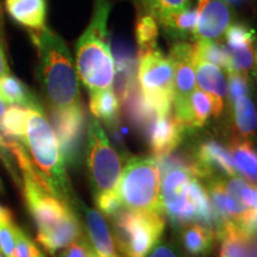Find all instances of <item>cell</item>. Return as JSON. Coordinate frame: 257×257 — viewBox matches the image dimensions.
Listing matches in <instances>:
<instances>
[{"instance_id": "obj_1", "label": "cell", "mask_w": 257, "mask_h": 257, "mask_svg": "<svg viewBox=\"0 0 257 257\" xmlns=\"http://www.w3.org/2000/svg\"><path fill=\"white\" fill-rule=\"evenodd\" d=\"M30 35L40 57L38 78L51 108L62 110L79 104V76L66 42L47 27Z\"/></svg>"}, {"instance_id": "obj_2", "label": "cell", "mask_w": 257, "mask_h": 257, "mask_svg": "<svg viewBox=\"0 0 257 257\" xmlns=\"http://www.w3.org/2000/svg\"><path fill=\"white\" fill-rule=\"evenodd\" d=\"M23 144L42 185L61 201L73 204L72 189L62 153L42 106L28 108Z\"/></svg>"}, {"instance_id": "obj_3", "label": "cell", "mask_w": 257, "mask_h": 257, "mask_svg": "<svg viewBox=\"0 0 257 257\" xmlns=\"http://www.w3.org/2000/svg\"><path fill=\"white\" fill-rule=\"evenodd\" d=\"M108 0H95L91 22L76 43V72L89 93L112 88L114 60L107 41Z\"/></svg>"}, {"instance_id": "obj_4", "label": "cell", "mask_w": 257, "mask_h": 257, "mask_svg": "<svg viewBox=\"0 0 257 257\" xmlns=\"http://www.w3.org/2000/svg\"><path fill=\"white\" fill-rule=\"evenodd\" d=\"M160 181V169L154 157H133L121 170L118 197L128 211L165 214Z\"/></svg>"}, {"instance_id": "obj_5", "label": "cell", "mask_w": 257, "mask_h": 257, "mask_svg": "<svg viewBox=\"0 0 257 257\" xmlns=\"http://www.w3.org/2000/svg\"><path fill=\"white\" fill-rule=\"evenodd\" d=\"M86 160L94 198L117 193L121 176V161L100 121L94 117L89 118L88 121Z\"/></svg>"}, {"instance_id": "obj_6", "label": "cell", "mask_w": 257, "mask_h": 257, "mask_svg": "<svg viewBox=\"0 0 257 257\" xmlns=\"http://www.w3.org/2000/svg\"><path fill=\"white\" fill-rule=\"evenodd\" d=\"M137 81L144 101L156 117L172 112L174 95V66L156 49L141 54Z\"/></svg>"}, {"instance_id": "obj_7", "label": "cell", "mask_w": 257, "mask_h": 257, "mask_svg": "<svg viewBox=\"0 0 257 257\" xmlns=\"http://www.w3.org/2000/svg\"><path fill=\"white\" fill-rule=\"evenodd\" d=\"M163 214L123 210L112 218L118 248L127 257H146L165 230Z\"/></svg>"}, {"instance_id": "obj_8", "label": "cell", "mask_w": 257, "mask_h": 257, "mask_svg": "<svg viewBox=\"0 0 257 257\" xmlns=\"http://www.w3.org/2000/svg\"><path fill=\"white\" fill-rule=\"evenodd\" d=\"M194 53L193 46L186 42H178L170 50L169 59L174 66V95L175 119L184 127H192L191 95L195 87Z\"/></svg>"}, {"instance_id": "obj_9", "label": "cell", "mask_w": 257, "mask_h": 257, "mask_svg": "<svg viewBox=\"0 0 257 257\" xmlns=\"http://www.w3.org/2000/svg\"><path fill=\"white\" fill-rule=\"evenodd\" d=\"M51 121L64 163L76 166L81 159L86 128V113L81 102L62 110L51 108Z\"/></svg>"}, {"instance_id": "obj_10", "label": "cell", "mask_w": 257, "mask_h": 257, "mask_svg": "<svg viewBox=\"0 0 257 257\" xmlns=\"http://www.w3.org/2000/svg\"><path fill=\"white\" fill-rule=\"evenodd\" d=\"M193 176L195 175L187 169H172L161 178L163 213L176 224L197 221L195 208L189 200V184Z\"/></svg>"}, {"instance_id": "obj_11", "label": "cell", "mask_w": 257, "mask_h": 257, "mask_svg": "<svg viewBox=\"0 0 257 257\" xmlns=\"http://www.w3.org/2000/svg\"><path fill=\"white\" fill-rule=\"evenodd\" d=\"M197 27L193 38L216 40L229 28L232 14L224 0H198Z\"/></svg>"}, {"instance_id": "obj_12", "label": "cell", "mask_w": 257, "mask_h": 257, "mask_svg": "<svg viewBox=\"0 0 257 257\" xmlns=\"http://www.w3.org/2000/svg\"><path fill=\"white\" fill-rule=\"evenodd\" d=\"M195 163L199 178L210 179L216 176L214 172H221L230 178L238 176L230 150L216 141H206L199 146Z\"/></svg>"}, {"instance_id": "obj_13", "label": "cell", "mask_w": 257, "mask_h": 257, "mask_svg": "<svg viewBox=\"0 0 257 257\" xmlns=\"http://www.w3.org/2000/svg\"><path fill=\"white\" fill-rule=\"evenodd\" d=\"M195 81L198 87L210 95L213 105L214 115H219L224 106V98L226 96L227 83L219 67L216 64L206 62L194 55Z\"/></svg>"}, {"instance_id": "obj_14", "label": "cell", "mask_w": 257, "mask_h": 257, "mask_svg": "<svg viewBox=\"0 0 257 257\" xmlns=\"http://www.w3.org/2000/svg\"><path fill=\"white\" fill-rule=\"evenodd\" d=\"M185 127L172 115L157 117L148 127V140L154 156L172 153L182 140Z\"/></svg>"}, {"instance_id": "obj_15", "label": "cell", "mask_w": 257, "mask_h": 257, "mask_svg": "<svg viewBox=\"0 0 257 257\" xmlns=\"http://www.w3.org/2000/svg\"><path fill=\"white\" fill-rule=\"evenodd\" d=\"M5 9L16 23L30 31L46 27L47 0H5Z\"/></svg>"}, {"instance_id": "obj_16", "label": "cell", "mask_w": 257, "mask_h": 257, "mask_svg": "<svg viewBox=\"0 0 257 257\" xmlns=\"http://www.w3.org/2000/svg\"><path fill=\"white\" fill-rule=\"evenodd\" d=\"M246 184L248 182L239 176H233L225 184V199L230 219L242 230L256 213L244 197Z\"/></svg>"}, {"instance_id": "obj_17", "label": "cell", "mask_w": 257, "mask_h": 257, "mask_svg": "<svg viewBox=\"0 0 257 257\" xmlns=\"http://www.w3.org/2000/svg\"><path fill=\"white\" fill-rule=\"evenodd\" d=\"M86 225L93 250L98 257H118L114 251V243L107 224L99 211L83 207Z\"/></svg>"}, {"instance_id": "obj_18", "label": "cell", "mask_w": 257, "mask_h": 257, "mask_svg": "<svg viewBox=\"0 0 257 257\" xmlns=\"http://www.w3.org/2000/svg\"><path fill=\"white\" fill-rule=\"evenodd\" d=\"M197 10L187 8L181 11L172 12L157 19V23L163 28L166 34L180 42L193 36L197 27Z\"/></svg>"}, {"instance_id": "obj_19", "label": "cell", "mask_w": 257, "mask_h": 257, "mask_svg": "<svg viewBox=\"0 0 257 257\" xmlns=\"http://www.w3.org/2000/svg\"><path fill=\"white\" fill-rule=\"evenodd\" d=\"M121 102L124 105L125 114H126L128 121L138 130H148L154 119L157 118L152 108L144 101L138 82L130 89L126 98Z\"/></svg>"}, {"instance_id": "obj_20", "label": "cell", "mask_w": 257, "mask_h": 257, "mask_svg": "<svg viewBox=\"0 0 257 257\" xmlns=\"http://www.w3.org/2000/svg\"><path fill=\"white\" fill-rule=\"evenodd\" d=\"M0 98L9 106L16 105L24 108L40 106L36 96L32 94L28 86L11 74L0 78Z\"/></svg>"}, {"instance_id": "obj_21", "label": "cell", "mask_w": 257, "mask_h": 257, "mask_svg": "<svg viewBox=\"0 0 257 257\" xmlns=\"http://www.w3.org/2000/svg\"><path fill=\"white\" fill-rule=\"evenodd\" d=\"M119 99L113 89L89 93V111L93 117L104 121L106 125L114 126L119 115Z\"/></svg>"}, {"instance_id": "obj_22", "label": "cell", "mask_w": 257, "mask_h": 257, "mask_svg": "<svg viewBox=\"0 0 257 257\" xmlns=\"http://www.w3.org/2000/svg\"><path fill=\"white\" fill-rule=\"evenodd\" d=\"M237 172L246 182L257 187V150L248 141H236L230 149Z\"/></svg>"}, {"instance_id": "obj_23", "label": "cell", "mask_w": 257, "mask_h": 257, "mask_svg": "<svg viewBox=\"0 0 257 257\" xmlns=\"http://www.w3.org/2000/svg\"><path fill=\"white\" fill-rule=\"evenodd\" d=\"M182 243L191 255L206 256L213 249L214 232L204 225H189L182 231Z\"/></svg>"}, {"instance_id": "obj_24", "label": "cell", "mask_w": 257, "mask_h": 257, "mask_svg": "<svg viewBox=\"0 0 257 257\" xmlns=\"http://www.w3.org/2000/svg\"><path fill=\"white\" fill-rule=\"evenodd\" d=\"M233 119L237 130L245 138L255 136L257 113L255 105L248 95H243L232 102Z\"/></svg>"}, {"instance_id": "obj_25", "label": "cell", "mask_w": 257, "mask_h": 257, "mask_svg": "<svg viewBox=\"0 0 257 257\" xmlns=\"http://www.w3.org/2000/svg\"><path fill=\"white\" fill-rule=\"evenodd\" d=\"M249 237L239 226L230 223L219 237L221 240L220 257H245Z\"/></svg>"}, {"instance_id": "obj_26", "label": "cell", "mask_w": 257, "mask_h": 257, "mask_svg": "<svg viewBox=\"0 0 257 257\" xmlns=\"http://www.w3.org/2000/svg\"><path fill=\"white\" fill-rule=\"evenodd\" d=\"M27 118L28 108L10 105L2 118L0 131L5 138H14L23 143L27 130Z\"/></svg>"}, {"instance_id": "obj_27", "label": "cell", "mask_w": 257, "mask_h": 257, "mask_svg": "<svg viewBox=\"0 0 257 257\" xmlns=\"http://www.w3.org/2000/svg\"><path fill=\"white\" fill-rule=\"evenodd\" d=\"M157 37H159V23L153 16L146 15L138 19L136 40L141 54L155 49Z\"/></svg>"}, {"instance_id": "obj_28", "label": "cell", "mask_w": 257, "mask_h": 257, "mask_svg": "<svg viewBox=\"0 0 257 257\" xmlns=\"http://www.w3.org/2000/svg\"><path fill=\"white\" fill-rule=\"evenodd\" d=\"M191 115H192V127L202 126L211 114L213 113V105L210 95L206 94L200 88L195 87L191 95Z\"/></svg>"}, {"instance_id": "obj_29", "label": "cell", "mask_w": 257, "mask_h": 257, "mask_svg": "<svg viewBox=\"0 0 257 257\" xmlns=\"http://www.w3.org/2000/svg\"><path fill=\"white\" fill-rule=\"evenodd\" d=\"M193 53L199 59L218 67L225 68L226 66V47H220L211 40H198L193 46Z\"/></svg>"}, {"instance_id": "obj_30", "label": "cell", "mask_w": 257, "mask_h": 257, "mask_svg": "<svg viewBox=\"0 0 257 257\" xmlns=\"http://www.w3.org/2000/svg\"><path fill=\"white\" fill-rule=\"evenodd\" d=\"M16 230L17 225L12 220L8 208L0 213V250L6 257H14L16 250Z\"/></svg>"}, {"instance_id": "obj_31", "label": "cell", "mask_w": 257, "mask_h": 257, "mask_svg": "<svg viewBox=\"0 0 257 257\" xmlns=\"http://www.w3.org/2000/svg\"><path fill=\"white\" fill-rule=\"evenodd\" d=\"M147 15L159 19L172 12L181 11L189 8L191 0H140Z\"/></svg>"}, {"instance_id": "obj_32", "label": "cell", "mask_w": 257, "mask_h": 257, "mask_svg": "<svg viewBox=\"0 0 257 257\" xmlns=\"http://www.w3.org/2000/svg\"><path fill=\"white\" fill-rule=\"evenodd\" d=\"M227 48L239 49V48L252 47L255 41V30L244 24H232L226 29Z\"/></svg>"}, {"instance_id": "obj_33", "label": "cell", "mask_w": 257, "mask_h": 257, "mask_svg": "<svg viewBox=\"0 0 257 257\" xmlns=\"http://www.w3.org/2000/svg\"><path fill=\"white\" fill-rule=\"evenodd\" d=\"M14 257H44L36 244L23 230H16V250Z\"/></svg>"}, {"instance_id": "obj_34", "label": "cell", "mask_w": 257, "mask_h": 257, "mask_svg": "<svg viewBox=\"0 0 257 257\" xmlns=\"http://www.w3.org/2000/svg\"><path fill=\"white\" fill-rule=\"evenodd\" d=\"M229 100L231 104L243 95L249 93L248 76L243 73H229Z\"/></svg>"}, {"instance_id": "obj_35", "label": "cell", "mask_w": 257, "mask_h": 257, "mask_svg": "<svg viewBox=\"0 0 257 257\" xmlns=\"http://www.w3.org/2000/svg\"><path fill=\"white\" fill-rule=\"evenodd\" d=\"M96 206L105 216H108L113 218L117 216L119 212L124 210L123 204H121L118 193H113V194H105L100 195L95 199Z\"/></svg>"}, {"instance_id": "obj_36", "label": "cell", "mask_w": 257, "mask_h": 257, "mask_svg": "<svg viewBox=\"0 0 257 257\" xmlns=\"http://www.w3.org/2000/svg\"><path fill=\"white\" fill-rule=\"evenodd\" d=\"M93 252H94V250L81 237L76 242L64 248L62 252H60L59 257H92Z\"/></svg>"}, {"instance_id": "obj_37", "label": "cell", "mask_w": 257, "mask_h": 257, "mask_svg": "<svg viewBox=\"0 0 257 257\" xmlns=\"http://www.w3.org/2000/svg\"><path fill=\"white\" fill-rule=\"evenodd\" d=\"M149 257H184L179 252V250L169 243H160L155 245Z\"/></svg>"}, {"instance_id": "obj_38", "label": "cell", "mask_w": 257, "mask_h": 257, "mask_svg": "<svg viewBox=\"0 0 257 257\" xmlns=\"http://www.w3.org/2000/svg\"><path fill=\"white\" fill-rule=\"evenodd\" d=\"M243 231L248 234V236H257V212L251 217L249 223L244 226Z\"/></svg>"}, {"instance_id": "obj_39", "label": "cell", "mask_w": 257, "mask_h": 257, "mask_svg": "<svg viewBox=\"0 0 257 257\" xmlns=\"http://www.w3.org/2000/svg\"><path fill=\"white\" fill-rule=\"evenodd\" d=\"M9 74V64H8V60H6L4 49H3L2 44H0V78L2 76Z\"/></svg>"}, {"instance_id": "obj_40", "label": "cell", "mask_w": 257, "mask_h": 257, "mask_svg": "<svg viewBox=\"0 0 257 257\" xmlns=\"http://www.w3.org/2000/svg\"><path fill=\"white\" fill-rule=\"evenodd\" d=\"M245 257H257V236L249 237L248 251H246Z\"/></svg>"}, {"instance_id": "obj_41", "label": "cell", "mask_w": 257, "mask_h": 257, "mask_svg": "<svg viewBox=\"0 0 257 257\" xmlns=\"http://www.w3.org/2000/svg\"><path fill=\"white\" fill-rule=\"evenodd\" d=\"M5 110H6L5 102L2 100V98H0V123H2V118H3V115H4V113H5Z\"/></svg>"}, {"instance_id": "obj_42", "label": "cell", "mask_w": 257, "mask_h": 257, "mask_svg": "<svg viewBox=\"0 0 257 257\" xmlns=\"http://www.w3.org/2000/svg\"><path fill=\"white\" fill-rule=\"evenodd\" d=\"M0 35H3V14H2V2H0Z\"/></svg>"}, {"instance_id": "obj_43", "label": "cell", "mask_w": 257, "mask_h": 257, "mask_svg": "<svg viewBox=\"0 0 257 257\" xmlns=\"http://www.w3.org/2000/svg\"><path fill=\"white\" fill-rule=\"evenodd\" d=\"M224 2H226L227 4H234V3H239L242 0H224Z\"/></svg>"}, {"instance_id": "obj_44", "label": "cell", "mask_w": 257, "mask_h": 257, "mask_svg": "<svg viewBox=\"0 0 257 257\" xmlns=\"http://www.w3.org/2000/svg\"><path fill=\"white\" fill-rule=\"evenodd\" d=\"M5 210H6V208H5V207H3L2 205H0V213H2V212H4Z\"/></svg>"}, {"instance_id": "obj_45", "label": "cell", "mask_w": 257, "mask_h": 257, "mask_svg": "<svg viewBox=\"0 0 257 257\" xmlns=\"http://www.w3.org/2000/svg\"><path fill=\"white\" fill-rule=\"evenodd\" d=\"M0 257H6V256L4 255V252L2 251V250H0Z\"/></svg>"}, {"instance_id": "obj_46", "label": "cell", "mask_w": 257, "mask_h": 257, "mask_svg": "<svg viewBox=\"0 0 257 257\" xmlns=\"http://www.w3.org/2000/svg\"><path fill=\"white\" fill-rule=\"evenodd\" d=\"M92 257H98V256H96V253H95V252H93V255H92Z\"/></svg>"}, {"instance_id": "obj_47", "label": "cell", "mask_w": 257, "mask_h": 257, "mask_svg": "<svg viewBox=\"0 0 257 257\" xmlns=\"http://www.w3.org/2000/svg\"><path fill=\"white\" fill-rule=\"evenodd\" d=\"M255 57H256V62H257V53H256V56Z\"/></svg>"}, {"instance_id": "obj_48", "label": "cell", "mask_w": 257, "mask_h": 257, "mask_svg": "<svg viewBox=\"0 0 257 257\" xmlns=\"http://www.w3.org/2000/svg\"><path fill=\"white\" fill-rule=\"evenodd\" d=\"M256 80H257V70H256Z\"/></svg>"}]
</instances>
